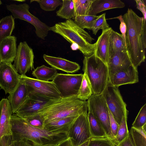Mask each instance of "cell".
Masks as SVG:
<instances>
[{"label": "cell", "instance_id": "28", "mask_svg": "<svg viewBox=\"0 0 146 146\" xmlns=\"http://www.w3.org/2000/svg\"><path fill=\"white\" fill-rule=\"evenodd\" d=\"M62 3L59 9L56 12V16L68 20L75 17L74 3L73 0H62Z\"/></svg>", "mask_w": 146, "mask_h": 146}, {"label": "cell", "instance_id": "43", "mask_svg": "<svg viewBox=\"0 0 146 146\" xmlns=\"http://www.w3.org/2000/svg\"><path fill=\"white\" fill-rule=\"evenodd\" d=\"M116 146H135L130 132L124 140L117 144Z\"/></svg>", "mask_w": 146, "mask_h": 146}, {"label": "cell", "instance_id": "12", "mask_svg": "<svg viewBox=\"0 0 146 146\" xmlns=\"http://www.w3.org/2000/svg\"><path fill=\"white\" fill-rule=\"evenodd\" d=\"M34 58L33 49L26 41L20 42L17 47L13 65L20 75H25L30 70L35 69Z\"/></svg>", "mask_w": 146, "mask_h": 146}, {"label": "cell", "instance_id": "38", "mask_svg": "<svg viewBox=\"0 0 146 146\" xmlns=\"http://www.w3.org/2000/svg\"><path fill=\"white\" fill-rule=\"evenodd\" d=\"M24 119L33 126L44 128V120L42 117L37 113Z\"/></svg>", "mask_w": 146, "mask_h": 146}, {"label": "cell", "instance_id": "49", "mask_svg": "<svg viewBox=\"0 0 146 146\" xmlns=\"http://www.w3.org/2000/svg\"><path fill=\"white\" fill-rule=\"evenodd\" d=\"M2 62V61H1V60L0 57V67L1 66V65Z\"/></svg>", "mask_w": 146, "mask_h": 146}, {"label": "cell", "instance_id": "41", "mask_svg": "<svg viewBox=\"0 0 146 146\" xmlns=\"http://www.w3.org/2000/svg\"><path fill=\"white\" fill-rule=\"evenodd\" d=\"M0 146H15L11 135L0 138Z\"/></svg>", "mask_w": 146, "mask_h": 146}, {"label": "cell", "instance_id": "32", "mask_svg": "<svg viewBox=\"0 0 146 146\" xmlns=\"http://www.w3.org/2000/svg\"><path fill=\"white\" fill-rule=\"evenodd\" d=\"M99 16L84 15L75 17L72 19L81 28L92 30L96 20Z\"/></svg>", "mask_w": 146, "mask_h": 146}, {"label": "cell", "instance_id": "29", "mask_svg": "<svg viewBox=\"0 0 146 146\" xmlns=\"http://www.w3.org/2000/svg\"><path fill=\"white\" fill-rule=\"evenodd\" d=\"M146 124L139 129L132 127L130 133L135 146H146Z\"/></svg>", "mask_w": 146, "mask_h": 146}, {"label": "cell", "instance_id": "14", "mask_svg": "<svg viewBox=\"0 0 146 146\" xmlns=\"http://www.w3.org/2000/svg\"><path fill=\"white\" fill-rule=\"evenodd\" d=\"M50 100L29 95V98L16 112L15 114L24 119L29 117L36 114Z\"/></svg>", "mask_w": 146, "mask_h": 146}, {"label": "cell", "instance_id": "46", "mask_svg": "<svg viewBox=\"0 0 146 146\" xmlns=\"http://www.w3.org/2000/svg\"><path fill=\"white\" fill-rule=\"evenodd\" d=\"M71 48V49L73 50H76L79 49V47L78 45L75 44H72Z\"/></svg>", "mask_w": 146, "mask_h": 146}, {"label": "cell", "instance_id": "10", "mask_svg": "<svg viewBox=\"0 0 146 146\" xmlns=\"http://www.w3.org/2000/svg\"><path fill=\"white\" fill-rule=\"evenodd\" d=\"M83 74L58 73L52 81L62 98L77 96L83 78Z\"/></svg>", "mask_w": 146, "mask_h": 146}, {"label": "cell", "instance_id": "34", "mask_svg": "<svg viewBox=\"0 0 146 146\" xmlns=\"http://www.w3.org/2000/svg\"><path fill=\"white\" fill-rule=\"evenodd\" d=\"M33 1L38 3L40 8L46 11H54L58 7L61 6L62 3V1L60 0H31L30 3Z\"/></svg>", "mask_w": 146, "mask_h": 146}, {"label": "cell", "instance_id": "11", "mask_svg": "<svg viewBox=\"0 0 146 146\" xmlns=\"http://www.w3.org/2000/svg\"><path fill=\"white\" fill-rule=\"evenodd\" d=\"M73 146H78L92 137L87 112L80 115L68 132Z\"/></svg>", "mask_w": 146, "mask_h": 146}, {"label": "cell", "instance_id": "8", "mask_svg": "<svg viewBox=\"0 0 146 146\" xmlns=\"http://www.w3.org/2000/svg\"><path fill=\"white\" fill-rule=\"evenodd\" d=\"M102 94L108 109L119 125L123 116L127 117L128 111L118 87L113 86L108 81Z\"/></svg>", "mask_w": 146, "mask_h": 146}, {"label": "cell", "instance_id": "51", "mask_svg": "<svg viewBox=\"0 0 146 146\" xmlns=\"http://www.w3.org/2000/svg\"></svg>", "mask_w": 146, "mask_h": 146}, {"label": "cell", "instance_id": "4", "mask_svg": "<svg viewBox=\"0 0 146 146\" xmlns=\"http://www.w3.org/2000/svg\"><path fill=\"white\" fill-rule=\"evenodd\" d=\"M50 31L61 35L71 44L78 45L84 56H89L94 53L96 43H91L94 39L72 19L55 24L50 27Z\"/></svg>", "mask_w": 146, "mask_h": 146}, {"label": "cell", "instance_id": "36", "mask_svg": "<svg viewBox=\"0 0 146 146\" xmlns=\"http://www.w3.org/2000/svg\"><path fill=\"white\" fill-rule=\"evenodd\" d=\"M88 146H116L113 142L108 137H91Z\"/></svg>", "mask_w": 146, "mask_h": 146}, {"label": "cell", "instance_id": "30", "mask_svg": "<svg viewBox=\"0 0 146 146\" xmlns=\"http://www.w3.org/2000/svg\"><path fill=\"white\" fill-rule=\"evenodd\" d=\"M92 95L91 87L86 74L84 72L82 83L77 96V98L83 101L88 100Z\"/></svg>", "mask_w": 146, "mask_h": 146}, {"label": "cell", "instance_id": "6", "mask_svg": "<svg viewBox=\"0 0 146 146\" xmlns=\"http://www.w3.org/2000/svg\"><path fill=\"white\" fill-rule=\"evenodd\" d=\"M6 7L15 19H19L31 24L35 29L36 36L43 40L45 39L50 31V27L30 12V7L28 4L26 3L19 4L12 3L7 5Z\"/></svg>", "mask_w": 146, "mask_h": 146}, {"label": "cell", "instance_id": "3", "mask_svg": "<svg viewBox=\"0 0 146 146\" xmlns=\"http://www.w3.org/2000/svg\"><path fill=\"white\" fill-rule=\"evenodd\" d=\"M88 111L87 101L73 96L50 100L37 113L43 119L44 125L61 118L79 115Z\"/></svg>", "mask_w": 146, "mask_h": 146}, {"label": "cell", "instance_id": "1", "mask_svg": "<svg viewBox=\"0 0 146 146\" xmlns=\"http://www.w3.org/2000/svg\"><path fill=\"white\" fill-rule=\"evenodd\" d=\"M11 135L15 146H42L69 138L68 133L51 131L33 126L15 114L12 115Z\"/></svg>", "mask_w": 146, "mask_h": 146}, {"label": "cell", "instance_id": "42", "mask_svg": "<svg viewBox=\"0 0 146 146\" xmlns=\"http://www.w3.org/2000/svg\"><path fill=\"white\" fill-rule=\"evenodd\" d=\"M136 2L137 8L142 13L143 18L145 20H146V9L145 4L143 0H135Z\"/></svg>", "mask_w": 146, "mask_h": 146}, {"label": "cell", "instance_id": "17", "mask_svg": "<svg viewBox=\"0 0 146 146\" xmlns=\"http://www.w3.org/2000/svg\"><path fill=\"white\" fill-rule=\"evenodd\" d=\"M13 113L8 99H2L0 101V138L11 135V120Z\"/></svg>", "mask_w": 146, "mask_h": 146}, {"label": "cell", "instance_id": "15", "mask_svg": "<svg viewBox=\"0 0 146 146\" xmlns=\"http://www.w3.org/2000/svg\"><path fill=\"white\" fill-rule=\"evenodd\" d=\"M108 81L113 86L117 87L123 85L137 83L139 81L137 68L132 65L126 69L116 72Z\"/></svg>", "mask_w": 146, "mask_h": 146}, {"label": "cell", "instance_id": "18", "mask_svg": "<svg viewBox=\"0 0 146 146\" xmlns=\"http://www.w3.org/2000/svg\"><path fill=\"white\" fill-rule=\"evenodd\" d=\"M29 98L28 87L20 79L17 87L9 94L8 97V100L11 106L13 113H15Z\"/></svg>", "mask_w": 146, "mask_h": 146}, {"label": "cell", "instance_id": "45", "mask_svg": "<svg viewBox=\"0 0 146 146\" xmlns=\"http://www.w3.org/2000/svg\"><path fill=\"white\" fill-rule=\"evenodd\" d=\"M61 146H73L72 143L69 138L62 144Z\"/></svg>", "mask_w": 146, "mask_h": 146}, {"label": "cell", "instance_id": "39", "mask_svg": "<svg viewBox=\"0 0 146 146\" xmlns=\"http://www.w3.org/2000/svg\"><path fill=\"white\" fill-rule=\"evenodd\" d=\"M109 111L111 132L115 143V138L117 133L119 125L116 121L109 109Z\"/></svg>", "mask_w": 146, "mask_h": 146}, {"label": "cell", "instance_id": "23", "mask_svg": "<svg viewBox=\"0 0 146 146\" xmlns=\"http://www.w3.org/2000/svg\"><path fill=\"white\" fill-rule=\"evenodd\" d=\"M79 115L70 116L47 123L44 125V128L51 131H64L68 133L72 125Z\"/></svg>", "mask_w": 146, "mask_h": 146}, {"label": "cell", "instance_id": "35", "mask_svg": "<svg viewBox=\"0 0 146 146\" xmlns=\"http://www.w3.org/2000/svg\"><path fill=\"white\" fill-rule=\"evenodd\" d=\"M110 28L106 18V13L99 15L93 24L92 30L93 34L96 35L100 29L103 30Z\"/></svg>", "mask_w": 146, "mask_h": 146}, {"label": "cell", "instance_id": "2", "mask_svg": "<svg viewBox=\"0 0 146 146\" xmlns=\"http://www.w3.org/2000/svg\"><path fill=\"white\" fill-rule=\"evenodd\" d=\"M126 24L125 42L127 52L132 65L137 68L145 58L146 38L142 33L143 17L128 8L122 16Z\"/></svg>", "mask_w": 146, "mask_h": 146}, {"label": "cell", "instance_id": "13", "mask_svg": "<svg viewBox=\"0 0 146 146\" xmlns=\"http://www.w3.org/2000/svg\"><path fill=\"white\" fill-rule=\"evenodd\" d=\"M19 74L11 63L2 62L0 67V87L6 94L12 93L20 81Z\"/></svg>", "mask_w": 146, "mask_h": 146}, {"label": "cell", "instance_id": "33", "mask_svg": "<svg viewBox=\"0 0 146 146\" xmlns=\"http://www.w3.org/2000/svg\"><path fill=\"white\" fill-rule=\"evenodd\" d=\"M127 117L123 116L119 125L115 138V145L124 140L129 133L127 126Z\"/></svg>", "mask_w": 146, "mask_h": 146}, {"label": "cell", "instance_id": "37", "mask_svg": "<svg viewBox=\"0 0 146 146\" xmlns=\"http://www.w3.org/2000/svg\"><path fill=\"white\" fill-rule=\"evenodd\" d=\"M146 124V104L141 108L132 125L133 127L139 129Z\"/></svg>", "mask_w": 146, "mask_h": 146}, {"label": "cell", "instance_id": "21", "mask_svg": "<svg viewBox=\"0 0 146 146\" xmlns=\"http://www.w3.org/2000/svg\"><path fill=\"white\" fill-rule=\"evenodd\" d=\"M17 37L11 35L0 42V57L2 62L14 61L17 51Z\"/></svg>", "mask_w": 146, "mask_h": 146}, {"label": "cell", "instance_id": "19", "mask_svg": "<svg viewBox=\"0 0 146 146\" xmlns=\"http://www.w3.org/2000/svg\"><path fill=\"white\" fill-rule=\"evenodd\" d=\"M43 57L45 61L52 68L64 72L73 74L78 71L80 66L76 62L66 59L44 54Z\"/></svg>", "mask_w": 146, "mask_h": 146}, {"label": "cell", "instance_id": "5", "mask_svg": "<svg viewBox=\"0 0 146 146\" xmlns=\"http://www.w3.org/2000/svg\"><path fill=\"white\" fill-rule=\"evenodd\" d=\"M82 70L90 82L92 94H102L108 80L107 66L94 54L89 56H84Z\"/></svg>", "mask_w": 146, "mask_h": 146}, {"label": "cell", "instance_id": "47", "mask_svg": "<svg viewBox=\"0 0 146 146\" xmlns=\"http://www.w3.org/2000/svg\"><path fill=\"white\" fill-rule=\"evenodd\" d=\"M89 140V139L78 146H88Z\"/></svg>", "mask_w": 146, "mask_h": 146}, {"label": "cell", "instance_id": "22", "mask_svg": "<svg viewBox=\"0 0 146 146\" xmlns=\"http://www.w3.org/2000/svg\"><path fill=\"white\" fill-rule=\"evenodd\" d=\"M125 5L120 0H94L88 15L96 16L102 11L114 8H123Z\"/></svg>", "mask_w": 146, "mask_h": 146}, {"label": "cell", "instance_id": "25", "mask_svg": "<svg viewBox=\"0 0 146 146\" xmlns=\"http://www.w3.org/2000/svg\"><path fill=\"white\" fill-rule=\"evenodd\" d=\"M58 73L56 70L43 65L34 69L32 74L38 80L48 82L52 80Z\"/></svg>", "mask_w": 146, "mask_h": 146}, {"label": "cell", "instance_id": "9", "mask_svg": "<svg viewBox=\"0 0 146 146\" xmlns=\"http://www.w3.org/2000/svg\"><path fill=\"white\" fill-rule=\"evenodd\" d=\"M87 102L88 110L92 112L102 126L107 137L114 142L111 130L109 109L103 95L92 94Z\"/></svg>", "mask_w": 146, "mask_h": 146}, {"label": "cell", "instance_id": "27", "mask_svg": "<svg viewBox=\"0 0 146 146\" xmlns=\"http://www.w3.org/2000/svg\"><path fill=\"white\" fill-rule=\"evenodd\" d=\"M88 111V117L92 137H108L100 123L92 112L89 110Z\"/></svg>", "mask_w": 146, "mask_h": 146}, {"label": "cell", "instance_id": "20", "mask_svg": "<svg viewBox=\"0 0 146 146\" xmlns=\"http://www.w3.org/2000/svg\"><path fill=\"white\" fill-rule=\"evenodd\" d=\"M112 29L110 27L102 30L101 34L96 42L94 54L107 66L109 57V44L110 33Z\"/></svg>", "mask_w": 146, "mask_h": 146}, {"label": "cell", "instance_id": "50", "mask_svg": "<svg viewBox=\"0 0 146 146\" xmlns=\"http://www.w3.org/2000/svg\"><path fill=\"white\" fill-rule=\"evenodd\" d=\"M2 4V3L1 0H0V5Z\"/></svg>", "mask_w": 146, "mask_h": 146}, {"label": "cell", "instance_id": "24", "mask_svg": "<svg viewBox=\"0 0 146 146\" xmlns=\"http://www.w3.org/2000/svg\"><path fill=\"white\" fill-rule=\"evenodd\" d=\"M117 52H126L127 49L121 35L112 29L109 39V56Z\"/></svg>", "mask_w": 146, "mask_h": 146}, {"label": "cell", "instance_id": "16", "mask_svg": "<svg viewBox=\"0 0 146 146\" xmlns=\"http://www.w3.org/2000/svg\"><path fill=\"white\" fill-rule=\"evenodd\" d=\"M132 65L127 52H115L110 56L108 67V80L117 72L128 68Z\"/></svg>", "mask_w": 146, "mask_h": 146}, {"label": "cell", "instance_id": "48", "mask_svg": "<svg viewBox=\"0 0 146 146\" xmlns=\"http://www.w3.org/2000/svg\"><path fill=\"white\" fill-rule=\"evenodd\" d=\"M14 1H19L21 2H23L25 1V0H14Z\"/></svg>", "mask_w": 146, "mask_h": 146}, {"label": "cell", "instance_id": "40", "mask_svg": "<svg viewBox=\"0 0 146 146\" xmlns=\"http://www.w3.org/2000/svg\"><path fill=\"white\" fill-rule=\"evenodd\" d=\"M117 19L119 20L120 21V23L119 25V29L121 33V35L126 45L125 34L127 31V26L126 24L123 20V16L121 15L117 17L106 19V20L107 19Z\"/></svg>", "mask_w": 146, "mask_h": 146}, {"label": "cell", "instance_id": "7", "mask_svg": "<svg viewBox=\"0 0 146 146\" xmlns=\"http://www.w3.org/2000/svg\"><path fill=\"white\" fill-rule=\"evenodd\" d=\"M20 78L27 85L29 95L36 96L48 100L62 98L52 81H42L29 77L25 75H20Z\"/></svg>", "mask_w": 146, "mask_h": 146}, {"label": "cell", "instance_id": "26", "mask_svg": "<svg viewBox=\"0 0 146 146\" xmlns=\"http://www.w3.org/2000/svg\"><path fill=\"white\" fill-rule=\"evenodd\" d=\"M15 28V19L12 15L3 18L0 20V42L11 35Z\"/></svg>", "mask_w": 146, "mask_h": 146}, {"label": "cell", "instance_id": "31", "mask_svg": "<svg viewBox=\"0 0 146 146\" xmlns=\"http://www.w3.org/2000/svg\"><path fill=\"white\" fill-rule=\"evenodd\" d=\"M75 17L88 15L92 4L94 0H73Z\"/></svg>", "mask_w": 146, "mask_h": 146}, {"label": "cell", "instance_id": "44", "mask_svg": "<svg viewBox=\"0 0 146 146\" xmlns=\"http://www.w3.org/2000/svg\"><path fill=\"white\" fill-rule=\"evenodd\" d=\"M68 139L57 143L46 144L42 146H61L62 144Z\"/></svg>", "mask_w": 146, "mask_h": 146}]
</instances>
